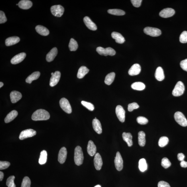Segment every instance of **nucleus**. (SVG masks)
Returning a JSON list of instances; mask_svg holds the SVG:
<instances>
[{"label":"nucleus","instance_id":"20","mask_svg":"<svg viewBox=\"0 0 187 187\" xmlns=\"http://www.w3.org/2000/svg\"><path fill=\"white\" fill-rule=\"evenodd\" d=\"M87 151L90 156H93L96 154V147L94 143L91 140L88 142L87 147Z\"/></svg>","mask_w":187,"mask_h":187},{"label":"nucleus","instance_id":"38","mask_svg":"<svg viewBox=\"0 0 187 187\" xmlns=\"http://www.w3.org/2000/svg\"><path fill=\"white\" fill-rule=\"evenodd\" d=\"M78 46V44L77 41L73 38H71L70 40L69 44L70 50L71 51H75L77 49Z\"/></svg>","mask_w":187,"mask_h":187},{"label":"nucleus","instance_id":"34","mask_svg":"<svg viewBox=\"0 0 187 187\" xmlns=\"http://www.w3.org/2000/svg\"><path fill=\"white\" fill-rule=\"evenodd\" d=\"M131 88L137 91H142L145 88V85L141 82H136L131 85Z\"/></svg>","mask_w":187,"mask_h":187},{"label":"nucleus","instance_id":"50","mask_svg":"<svg viewBox=\"0 0 187 187\" xmlns=\"http://www.w3.org/2000/svg\"><path fill=\"white\" fill-rule=\"evenodd\" d=\"M131 2L133 6L136 7H139L141 6L142 0H131Z\"/></svg>","mask_w":187,"mask_h":187},{"label":"nucleus","instance_id":"9","mask_svg":"<svg viewBox=\"0 0 187 187\" xmlns=\"http://www.w3.org/2000/svg\"><path fill=\"white\" fill-rule=\"evenodd\" d=\"M36 134V131L32 129H26L21 132L19 138L20 140H23L26 139V138L34 136Z\"/></svg>","mask_w":187,"mask_h":187},{"label":"nucleus","instance_id":"53","mask_svg":"<svg viewBox=\"0 0 187 187\" xmlns=\"http://www.w3.org/2000/svg\"><path fill=\"white\" fill-rule=\"evenodd\" d=\"M180 165L182 167L186 168L187 167V162L184 161H181L180 163Z\"/></svg>","mask_w":187,"mask_h":187},{"label":"nucleus","instance_id":"27","mask_svg":"<svg viewBox=\"0 0 187 187\" xmlns=\"http://www.w3.org/2000/svg\"><path fill=\"white\" fill-rule=\"evenodd\" d=\"M122 136L123 140L127 143L128 147L133 146V136L131 133H123Z\"/></svg>","mask_w":187,"mask_h":187},{"label":"nucleus","instance_id":"17","mask_svg":"<svg viewBox=\"0 0 187 187\" xmlns=\"http://www.w3.org/2000/svg\"><path fill=\"white\" fill-rule=\"evenodd\" d=\"M94 161V166L96 170H101L103 165V161L101 155L99 153H97L95 155Z\"/></svg>","mask_w":187,"mask_h":187},{"label":"nucleus","instance_id":"57","mask_svg":"<svg viewBox=\"0 0 187 187\" xmlns=\"http://www.w3.org/2000/svg\"><path fill=\"white\" fill-rule=\"evenodd\" d=\"M53 74H54V73H51V75L52 76V75H53Z\"/></svg>","mask_w":187,"mask_h":187},{"label":"nucleus","instance_id":"43","mask_svg":"<svg viewBox=\"0 0 187 187\" xmlns=\"http://www.w3.org/2000/svg\"><path fill=\"white\" fill-rule=\"evenodd\" d=\"M81 103L83 106L89 110V111H93L94 109V106L91 103L85 101H82Z\"/></svg>","mask_w":187,"mask_h":187},{"label":"nucleus","instance_id":"28","mask_svg":"<svg viewBox=\"0 0 187 187\" xmlns=\"http://www.w3.org/2000/svg\"><path fill=\"white\" fill-rule=\"evenodd\" d=\"M37 32L43 36H47L49 34V31L47 28L42 26H37L36 27Z\"/></svg>","mask_w":187,"mask_h":187},{"label":"nucleus","instance_id":"42","mask_svg":"<svg viewBox=\"0 0 187 187\" xmlns=\"http://www.w3.org/2000/svg\"><path fill=\"white\" fill-rule=\"evenodd\" d=\"M161 165L163 168L166 169L171 166V163L167 158L165 157L161 160Z\"/></svg>","mask_w":187,"mask_h":187},{"label":"nucleus","instance_id":"13","mask_svg":"<svg viewBox=\"0 0 187 187\" xmlns=\"http://www.w3.org/2000/svg\"><path fill=\"white\" fill-rule=\"evenodd\" d=\"M67 154V151L65 147H63L60 149L58 156V161L60 163L63 164L65 162Z\"/></svg>","mask_w":187,"mask_h":187},{"label":"nucleus","instance_id":"54","mask_svg":"<svg viewBox=\"0 0 187 187\" xmlns=\"http://www.w3.org/2000/svg\"><path fill=\"white\" fill-rule=\"evenodd\" d=\"M4 174L2 172H0V181H2L4 178Z\"/></svg>","mask_w":187,"mask_h":187},{"label":"nucleus","instance_id":"40","mask_svg":"<svg viewBox=\"0 0 187 187\" xmlns=\"http://www.w3.org/2000/svg\"><path fill=\"white\" fill-rule=\"evenodd\" d=\"M15 178L14 176H11L7 178L6 181V185L8 187H16L14 182Z\"/></svg>","mask_w":187,"mask_h":187},{"label":"nucleus","instance_id":"52","mask_svg":"<svg viewBox=\"0 0 187 187\" xmlns=\"http://www.w3.org/2000/svg\"><path fill=\"white\" fill-rule=\"evenodd\" d=\"M185 158L184 155L183 153H179L178 155V161H182Z\"/></svg>","mask_w":187,"mask_h":187},{"label":"nucleus","instance_id":"15","mask_svg":"<svg viewBox=\"0 0 187 187\" xmlns=\"http://www.w3.org/2000/svg\"><path fill=\"white\" fill-rule=\"evenodd\" d=\"M141 71V68L140 65L136 63L133 65L128 71V74L130 76L137 75L139 74Z\"/></svg>","mask_w":187,"mask_h":187},{"label":"nucleus","instance_id":"29","mask_svg":"<svg viewBox=\"0 0 187 187\" xmlns=\"http://www.w3.org/2000/svg\"><path fill=\"white\" fill-rule=\"evenodd\" d=\"M18 114V112L16 110H13L8 113L5 119L6 123H8L12 121L15 118Z\"/></svg>","mask_w":187,"mask_h":187},{"label":"nucleus","instance_id":"7","mask_svg":"<svg viewBox=\"0 0 187 187\" xmlns=\"http://www.w3.org/2000/svg\"><path fill=\"white\" fill-rule=\"evenodd\" d=\"M145 34L151 36L157 37L161 34V30L156 28L147 27L143 30Z\"/></svg>","mask_w":187,"mask_h":187},{"label":"nucleus","instance_id":"37","mask_svg":"<svg viewBox=\"0 0 187 187\" xmlns=\"http://www.w3.org/2000/svg\"><path fill=\"white\" fill-rule=\"evenodd\" d=\"M108 12L109 14L115 15L122 16L125 14V11L119 9H110Z\"/></svg>","mask_w":187,"mask_h":187},{"label":"nucleus","instance_id":"39","mask_svg":"<svg viewBox=\"0 0 187 187\" xmlns=\"http://www.w3.org/2000/svg\"><path fill=\"white\" fill-rule=\"evenodd\" d=\"M168 142H169V139L167 137L165 136L161 137L159 140V146L161 147H163L167 145Z\"/></svg>","mask_w":187,"mask_h":187},{"label":"nucleus","instance_id":"24","mask_svg":"<svg viewBox=\"0 0 187 187\" xmlns=\"http://www.w3.org/2000/svg\"><path fill=\"white\" fill-rule=\"evenodd\" d=\"M92 125L93 128L95 131L98 134H101L102 132V130L101 123L99 120L97 118L96 119L95 118L93 120Z\"/></svg>","mask_w":187,"mask_h":187},{"label":"nucleus","instance_id":"44","mask_svg":"<svg viewBox=\"0 0 187 187\" xmlns=\"http://www.w3.org/2000/svg\"><path fill=\"white\" fill-rule=\"evenodd\" d=\"M180 41L183 43L187 42V31H184L182 32L180 36Z\"/></svg>","mask_w":187,"mask_h":187},{"label":"nucleus","instance_id":"16","mask_svg":"<svg viewBox=\"0 0 187 187\" xmlns=\"http://www.w3.org/2000/svg\"><path fill=\"white\" fill-rule=\"evenodd\" d=\"M26 53L22 52L16 55L11 60V62L14 65L17 64L22 62L26 58Z\"/></svg>","mask_w":187,"mask_h":187},{"label":"nucleus","instance_id":"58","mask_svg":"<svg viewBox=\"0 0 187 187\" xmlns=\"http://www.w3.org/2000/svg\"><path fill=\"white\" fill-rule=\"evenodd\" d=\"M16 5H18V4H16Z\"/></svg>","mask_w":187,"mask_h":187},{"label":"nucleus","instance_id":"11","mask_svg":"<svg viewBox=\"0 0 187 187\" xmlns=\"http://www.w3.org/2000/svg\"><path fill=\"white\" fill-rule=\"evenodd\" d=\"M116 112L117 116L121 122H124L125 119V111L122 106L118 105L116 106Z\"/></svg>","mask_w":187,"mask_h":187},{"label":"nucleus","instance_id":"2","mask_svg":"<svg viewBox=\"0 0 187 187\" xmlns=\"http://www.w3.org/2000/svg\"><path fill=\"white\" fill-rule=\"evenodd\" d=\"M83 153L81 147L77 146L75 149L74 161L75 164L77 166L82 164L83 161Z\"/></svg>","mask_w":187,"mask_h":187},{"label":"nucleus","instance_id":"14","mask_svg":"<svg viewBox=\"0 0 187 187\" xmlns=\"http://www.w3.org/2000/svg\"><path fill=\"white\" fill-rule=\"evenodd\" d=\"M61 73L59 71H56L51 76L50 81V85L51 87L56 86L59 81L61 78Z\"/></svg>","mask_w":187,"mask_h":187},{"label":"nucleus","instance_id":"22","mask_svg":"<svg viewBox=\"0 0 187 187\" xmlns=\"http://www.w3.org/2000/svg\"><path fill=\"white\" fill-rule=\"evenodd\" d=\"M111 36L113 39L115 40L117 43L122 44L125 41L124 37L119 33L114 32L112 33Z\"/></svg>","mask_w":187,"mask_h":187},{"label":"nucleus","instance_id":"36","mask_svg":"<svg viewBox=\"0 0 187 187\" xmlns=\"http://www.w3.org/2000/svg\"><path fill=\"white\" fill-rule=\"evenodd\" d=\"M139 168L141 172H144L147 169V165L145 159L142 158L140 160L139 162Z\"/></svg>","mask_w":187,"mask_h":187},{"label":"nucleus","instance_id":"48","mask_svg":"<svg viewBox=\"0 0 187 187\" xmlns=\"http://www.w3.org/2000/svg\"><path fill=\"white\" fill-rule=\"evenodd\" d=\"M7 21V19L5 15L2 11H0V24L5 23Z\"/></svg>","mask_w":187,"mask_h":187},{"label":"nucleus","instance_id":"56","mask_svg":"<svg viewBox=\"0 0 187 187\" xmlns=\"http://www.w3.org/2000/svg\"><path fill=\"white\" fill-rule=\"evenodd\" d=\"M94 187H101V186L100 185H96V186H95Z\"/></svg>","mask_w":187,"mask_h":187},{"label":"nucleus","instance_id":"18","mask_svg":"<svg viewBox=\"0 0 187 187\" xmlns=\"http://www.w3.org/2000/svg\"><path fill=\"white\" fill-rule=\"evenodd\" d=\"M83 22L85 25L89 30L92 31H96L97 29L96 25L91 20L88 16H86L83 18Z\"/></svg>","mask_w":187,"mask_h":187},{"label":"nucleus","instance_id":"5","mask_svg":"<svg viewBox=\"0 0 187 187\" xmlns=\"http://www.w3.org/2000/svg\"><path fill=\"white\" fill-rule=\"evenodd\" d=\"M174 117L175 121L178 124L184 127L187 126V120L184 115L180 112L175 113Z\"/></svg>","mask_w":187,"mask_h":187},{"label":"nucleus","instance_id":"4","mask_svg":"<svg viewBox=\"0 0 187 187\" xmlns=\"http://www.w3.org/2000/svg\"><path fill=\"white\" fill-rule=\"evenodd\" d=\"M185 91V86L181 81H178L175 85L172 91V94L174 96H179L183 94Z\"/></svg>","mask_w":187,"mask_h":187},{"label":"nucleus","instance_id":"19","mask_svg":"<svg viewBox=\"0 0 187 187\" xmlns=\"http://www.w3.org/2000/svg\"><path fill=\"white\" fill-rule=\"evenodd\" d=\"M10 96L11 102L13 103H16L22 98V95L21 93L15 91H11Z\"/></svg>","mask_w":187,"mask_h":187},{"label":"nucleus","instance_id":"46","mask_svg":"<svg viewBox=\"0 0 187 187\" xmlns=\"http://www.w3.org/2000/svg\"><path fill=\"white\" fill-rule=\"evenodd\" d=\"M139 106L137 103L135 102L130 103L128 106V111L132 112L134 109H137L139 108Z\"/></svg>","mask_w":187,"mask_h":187},{"label":"nucleus","instance_id":"31","mask_svg":"<svg viewBox=\"0 0 187 187\" xmlns=\"http://www.w3.org/2000/svg\"><path fill=\"white\" fill-rule=\"evenodd\" d=\"M89 71V70L85 66H82L79 68L78 72L77 77L79 79L83 78L87 74Z\"/></svg>","mask_w":187,"mask_h":187},{"label":"nucleus","instance_id":"25","mask_svg":"<svg viewBox=\"0 0 187 187\" xmlns=\"http://www.w3.org/2000/svg\"><path fill=\"white\" fill-rule=\"evenodd\" d=\"M155 77L159 81H162L164 79V73L163 68L161 67H159L157 68L155 73Z\"/></svg>","mask_w":187,"mask_h":187},{"label":"nucleus","instance_id":"45","mask_svg":"<svg viewBox=\"0 0 187 187\" xmlns=\"http://www.w3.org/2000/svg\"><path fill=\"white\" fill-rule=\"evenodd\" d=\"M137 122L139 124H146L148 123V120L146 118L143 116H139L137 119Z\"/></svg>","mask_w":187,"mask_h":187},{"label":"nucleus","instance_id":"23","mask_svg":"<svg viewBox=\"0 0 187 187\" xmlns=\"http://www.w3.org/2000/svg\"><path fill=\"white\" fill-rule=\"evenodd\" d=\"M18 6L20 8L23 9H28L31 7L32 3L29 0H22L20 1Z\"/></svg>","mask_w":187,"mask_h":187},{"label":"nucleus","instance_id":"41","mask_svg":"<svg viewBox=\"0 0 187 187\" xmlns=\"http://www.w3.org/2000/svg\"><path fill=\"white\" fill-rule=\"evenodd\" d=\"M31 181L29 177H25L22 183L21 187H30Z\"/></svg>","mask_w":187,"mask_h":187},{"label":"nucleus","instance_id":"32","mask_svg":"<svg viewBox=\"0 0 187 187\" xmlns=\"http://www.w3.org/2000/svg\"><path fill=\"white\" fill-rule=\"evenodd\" d=\"M145 136V133L143 131H140L138 133V143L140 146H144L146 144Z\"/></svg>","mask_w":187,"mask_h":187},{"label":"nucleus","instance_id":"33","mask_svg":"<svg viewBox=\"0 0 187 187\" xmlns=\"http://www.w3.org/2000/svg\"><path fill=\"white\" fill-rule=\"evenodd\" d=\"M116 74L114 72H112L107 75L105 78L104 82L106 85H110L114 81Z\"/></svg>","mask_w":187,"mask_h":187},{"label":"nucleus","instance_id":"35","mask_svg":"<svg viewBox=\"0 0 187 187\" xmlns=\"http://www.w3.org/2000/svg\"><path fill=\"white\" fill-rule=\"evenodd\" d=\"M47 158V153L45 150L42 151L40 155L39 163L40 165L45 164L46 163Z\"/></svg>","mask_w":187,"mask_h":187},{"label":"nucleus","instance_id":"10","mask_svg":"<svg viewBox=\"0 0 187 187\" xmlns=\"http://www.w3.org/2000/svg\"><path fill=\"white\" fill-rule=\"evenodd\" d=\"M114 160L115 166L118 171H121L123 168V160L119 152H117Z\"/></svg>","mask_w":187,"mask_h":187},{"label":"nucleus","instance_id":"55","mask_svg":"<svg viewBox=\"0 0 187 187\" xmlns=\"http://www.w3.org/2000/svg\"><path fill=\"white\" fill-rule=\"evenodd\" d=\"M3 85H4V83L2 82H0V88L2 87Z\"/></svg>","mask_w":187,"mask_h":187},{"label":"nucleus","instance_id":"8","mask_svg":"<svg viewBox=\"0 0 187 187\" xmlns=\"http://www.w3.org/2000/svg\"><path fill=\"white\" fill-rule=\"evenodd\" d=\"M51 11L53 15L61 17L64 12V8L61 5H56L51 7Z\"/></svg>","mask_w":187,"mask_h":187},{"label":"nucleus","instance_id":"26","mask_svg":"<svg viewBox=\"0 0 187 187\" xmlns=\"http://www.w3.org/2000/svg\"><path fill=\"white\" fill-rule=\"evenodd\" d=\"M20 38L17 36H12L6 40L5 44L6 46H10L17 44L19 42Z\"/></svg>","mask_w":187,"mask_h":187},{"label":"nucleus","instance_id":"3","mask_svg":"<svg viewBox=\"0 0 187 187\" xmlns=\"http://www.w3.org/2000/svg\"><path fill=\"white\" fill-rule=\"evenodd\" d=\"M96 51L102 56H114L116 54V52L114 49L111 47H108L104 49L102 47H98L96 48Z\"/></svg>","mask_w":187,"mask_h":187},{"label":"nucleus","instance_id":"47","mask_svg":"<svg viewBox=\"0 0 187 187\" xmlns=\"http://www.w3.org/2000/svg\"><path fill=\"white\" fill-rule=\"evenodd\" d=\"M10 163L7 161H0V170H3L6 169L10 166Z\"/></svg>","mask_w":187,"mask_h":187},{"label":"nucleus","instance_id":"1","mask_svg":"<svg viewBox=\"0 0 187 187\" xmlns=\"http://www.w3.org/2000/svg\"><path fill=\"white\" fill-rule=\"evenodd\" d=\"M50 118L49 113L46 110L42 109L37 110L32 116V119L35 121L46 120Z\"/></svg>","mask_w":187,"mask_h":187},{"label":"nucleus","instance_id":"6","mask_svg":"<svg viewBox=\"0 0 187 187\" xmlns=\"http://www.w3.org/2000/svg\"><path fill=\"white\" fill-rule=\"evenodd\" d=\"M60 106L65 112L70 114L72 112V109L69 101L65 98H63L60 100Z\"/></svg>","mask_w":187,"mask_h":187},{"label":"nucleus","instance_id":"12","mask_svg":"<svg viewBox=\"0 0 187 187\" xmlns=\"http://www.w3.org/2000/svg\"><path fill=\"white\" fill-rule=\"evenodd\" d=\"M175 14L174 10L172 8H166L159 13V16L162 17L167 18L172 16Z\"/></svg>","mask_w":187,"mask_h":187},{"label":"nucleus","instance_id":"21","mask_svg":"<svg viewBox=\"0 0 187 187\" xmlns=\"http://www.w3.org/2000/svg\"><path fill=\"white\" fill-rule=\"evenodd\" d=\"M58 54V49L56 48H54L48 53L46 56V60L48 62H50L53 61Z\"/></svg>","mask_w":187,"mask_h":187},{"label":"nucleus","instance_id":"30","mask_svg":"<svg viewBox=\"0 0 187 187\" xmlns=\"http://www.w3.org/2000/svg\"><path fill=\"white\" fill-rule=\"evenodd\" d=\"M40 75V72H34L28 77L26 79V82L27 83H31L34 80L38 79Z\"/></svg>","mask_w":187,"mask_h":187},{"label":"nucleus","instance_id":"51","mask_svg":"<svg viewBox=\"0 0 187 187\" xmlns=\"http://www.w3.org/2000/svg\"><path fill=\"white\" fill-rule=\"evenodd\" d=\"M158 186V187H171L169 184L163 181L159 182Z\"/></svg>","mask_w":187,"mask_h":187},{"label":"nucleus","instance_id":"49","mask_svg":"<svg viewBox=\"0 0 187 187\" xmlns=\"http://www.w3.org/2000/svg\"><path fill=\"white\" fill-rule=\"evenodd\" d=\"M180 65L182 69L187 72V59L182 61Z\"/></svg>","mask_w":187,"mask_h":187}]
</instances>
